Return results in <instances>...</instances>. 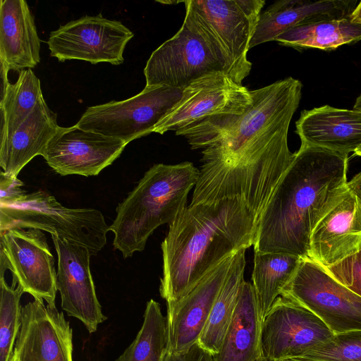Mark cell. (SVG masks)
Returning <instances> with one entry per match:
<instances>
[{
	"label": "cell",
	"mask_w": 361,
	"mask_h": 361,
	"mask_svg": "<svg viewBox=\"0 0 361 361\" xmlns=\"http://www.w3.org/2000/svg\"><path fill=\"white\" fill-rule=\"evenodd\" d=\"M278 184L182 210L161 245L159 292L167 304L186 295L225 259L254 245L262 214Z\"/></svg>",
	"instance_id": "1"
},
{
	"label": "cell",
	"mask_w": 361,
	"mask_h": 361,
	"mask_svg": "<svg viewBox=\"0 0 361 361\" xmlns=\"http://www.w3.org/2000/svg\"><path fill=\"white\" fill-rule=\"evenodd\" d=\"M348 154L301 143L259 223L254 251L308 257L311 233L348 189Z\"/></svg>",
	"instance_id": "2"
},
{
	"label": "cell",
	"mask_w": 361,
	"mask_h": 361,
	"mask_svg": "<svg viewBox=\"0 0 361 361\" xmlns=\"http://www.w3.org/2000/svg\"><path fill=\"white\" fill-rule=\"evenodd\" d=\"M200 171L192 162L157 164L116 207L109 226L114 248L124 258L142 252L149 237L161 225H170L186 207Z\"/></svg>",
	"instance_id": "3"
},
{
	"label": "cell",
	"mask_w": 361,
	"mask_h": 361,
	"mask_svg": "<svg viewBox=\"0 0 361 361\" xmlns=\"http://www.w3.org/2000/svg\"><path fill=\"white\" fill-rule=\"evenodd\" d=\"M252 103L250 90L221 71L207 74L183 90L181 99L153 133L175 131L192 149H204L231 130Z\"/></svg>",
	"instance_id": "4"
},
{
	"label": "cell",
	"mask_w": 361,
	"mask_h": 361,
	"mask_svg": "<svg viewBox=\"0 0 361 361\" xmlns=\"http://www.w3.org/2000/svg\"><path fill=\"white\" fill-rule=\"evenodd\" d=\"M185 16L224 66L225 73L242 85L250 74L247 59L264 0L183 1Z\"/></svg>",
	"instance_id": "5"
},
{
	"label": "cell",
	"mask_w": 361,
	"mask_h": 361,
	"mask_svg": "<svg viewBox=\"0 0 361 361\" xmlns=\"http://www.w3.org/2000/svg\"><path fill=\"white\" fill-rule=\"evenodd\" d=\"M37 228L87 247L96 255L110 231L102 212L92 208H68L46 191L27 193L20 202L0 206V232Z\"/></svg>",
	"instance_id": "6"
},
{
	"label": "cell",
	"mask_w": 361,
	"mask_h": 361,
	"mask_svg": "<svg viewBox=\"0 0 361 361\" xmlns=\"http://www.w3.org/2000/svg\"><path fill=\"white\" fill-rule=\"evenodd\" d=\"M183 90L145 86L137 94L123 100L88 107L77 127L126 142L153 133L155 126L181 99Z\"/></svg>",
	"instance_id": "7"
},
{
	"label": "cell",
	"mask_w": 361,
	"mask_h": 361,
	"mask_svg": "<svg viewBox=\"0 0 361 361\" xmlns=\"http://www.w3.org/2000/svg\"><path fill=\"white\" fill-rule=\"evenodd\" d=\"M280 296L312 311L334 334L361 330V297L309 257L302 259Z\"/></svg>",
	"instance_id": "8"
},
{
	"label": "cell",
	"mask_w": 361,
	"mask_h": 361,
	"mask_svg": "<svg viewBox=\"0 0 361 361\" xmlns=\"http://www.w3.org/2000/svg\"><path fill=\"white\" fill-rule=\"evenodd\" d=\"M224 66L195 26L185 18L179 30L155 49L147 61V87L166 85L184 90L193 81Z\"/></svg>",
	"instance_id": "9"
},
{
	"label": "cell",
	"mask_w": 361,
	"mask_h": 361,
	"mask_svg": "<svg viewBox=\"0 0 361 361\" xmlns=\"http://www.w3.org/2000/svg\"><path fill=\"white\" fill-rule=\"evenodd\" d=\"M10 270L13 283L34 299L55 305L56 271L45 234L37 228L0 232V274Z\"/></svg>",
	"instance_id": "10"
},
{
	"label": "cell",
	"mask_w": 361,
	"mask_h": 361,
	"mask_svg": "<svg viewBox=\"0 0 361 361\" xmlns=\"http://www.w3.org/2000/svg\"><path fill=\"white\" fill-rule=\"evenodd\" d=\"M334 332L314 313L282 296L262 319L260 359H296L330 338Z\"/></svg>",
	"instance_id": "11"
},
{
	"label": "cell",
	"mask_w": 361,
	"mask_h": 361,
	"mask_svg": "<svg viewBox=\"0 0 361 361\" xmlns=\"http://www.w3.org/2000/svg\"><path fill=\"white\" fill-rule=\"evenodd\" d=\"M134 35L121 22L101 13L85 16L52 31L47 41L50 55L59 61L78 59L92 64L106 62L119 65Z\"/></svg>",
	"instance_id": "12"
},
{
	"label": "cell",
	"mask_w": 361,
	"mask_h": 361,
	"mask_svg": "<svg viewBox=\"0 0 361 361\" xmlns=\"http://www.w3.org/2000/svg\"><path fill=\"white\" fill-rule=\"evenodd\" d=\"M290 149L252 159L202 163L190 204L243 195L278 183L292 163Z\"/></svg>",
	"instance_id": "13"
},
{
	"label": "cell",
	"mask_w": 361,
	"mask_h": 361,
	"mask_svg": "<svg viewBox=\"0 0 361 361\" xmlns=\"http://www.w3.org/2000/svg\"><path fill=\"white\" fill-rule=\"evenodd\" d=\"M51 238L58 257L56 287L61 308L92 334L106 317L102 313L91 274L92 254L82 245L54 235Z\"/></svg>",
	"instance_id": "14"
},
{
	"label": "cell",
	"mask_w": 361,
	"mask_h": 361,
	"mask_svg": "<svg viewBox=\"0 0 361 361\" xmlns=\"http://www.w3.org/2000/svg\"><path fill=\"white\" fill-rule=\"evenodd\" d=\"M126 145L121 140L82 130L76 125L59 126L42 156L61 176L89 177L111 165Z\"/></svg>",
	"instance_id": "15"
},
{
	"label": "cell",
	"mask_w": 361,
	"mask_h": 361,
	"mask_svg": "<svg viewBox=\"0 0 361 361\" xmlns=\"http://www.w3.org/2000/svg\"><path fill=\"white\" fill-rule=\"evenodd\" d=\"M73 331L55 305L35 299L21 308L11 361H73Z\"/></svg>",
	"instance_id": "16"
},
{
	"label": "cell",
	"mask_w": 361,
	"mask_h": 361,
	"mask_svg": "<svg viewBox=\"0 0 361 361\" xmlns=\"http://www.w3.org/2000/svg\"><path fill=\"white\" fill-rule=\"evenodd\" d=\"M235 254L212 269L183 297L167 304V351H182L198 341Z\"/></svg>",
	"instance_id": "17"
},
{
	"label": "cell",
	"mask_w": 361,
	"mask_h": 361,
	"mask_svg": "<svg viewBox=\"0 0 361 361\" xmlns=\"http://www.w3.org/2000/svg\"><path fill=\"white\" fill-rule=\"evenodd\" d=\"M361 249V197L348 188L313 229L308 257L322 267Z\"/></svg>",
	"instance_id": "18"
},
{
	"label": "cell",
	"mask_w": 361,
	"mask_h": 361,
	"mask_svg": "<svg viewBox=\"0 0 361 361\" xmlns=\"http://www.w3.org/2000/svg\"><path fill=\"white\" fill-rule=\"evenodd\" d=\"M355 0H281L261 13L250 49L276 38L295 26L335 19L350 18Z\"/></svg>",
	"instance_id": "19"
},
{
	"label": "cell",
	"mask_w": 361,
	"mask_h": 361,
	"mask_svg": "<svg viewBox=\"0 0 361 361\" xmlns=\"http://www.w3.org/2000/svg\"><path fill=\"white\" fill-rule=\"evenodd\" d=\"M301 143L348 154L361 146V111L324 105L303 110L295 122Z\"/></svg>",
	"instance_id": "20"
},
{
	"label": "cell",
	"mask_w": 361,
	"mask_h": 361,
	"mask_svg": "<svg viewBox=\"0 0 361 361\" xmlns=\"http://www.w3.org/2000/svg\"><path fill=\"white\" fill-rule=\"evenodd\" d=\"M1 73L31 69L40 61V39L25 0L0 1Z\"/></svg>",
	"instance_id": "21"
},
{
	"label": "cell",
	"mask_w": 361,
	"mask_h": 361,
	"mask_svg": "<svg viewBox=\"0 0 361 361\" xmlns=\"http://www.w3.org/2000/svg\"><path fill=\"white\" fill-rule=\"evenodd\" d=\"M59 128L56 114L42 98L15 133L1 142L0 166L4 174L18 177L34 157L42 155Z\"/></svg>",
	"instance_id": "22"
},
{
	"label": "cell",
	"mask_w": 361,
	"mask_h": 361,
	"mask_svg": "<svg viewBox=\"0 0 361 361\" xmlns=\"http://www.w3.org/2000/svg\"><path fill=\"white\" fill-rule=\"evenodd\" d=\"M262 323L252 284L245 281L233 317L213 361H255L260 358Z\"/></svg>",
	"instance_id": "23"
},
{
	"label": "cell",
	"mask_w": 361,
	"mask_h": 361,
	"mask_svg": "<svg viewBox=\"0 0 361 361\" xmlns=\"http://www.w3.org/2000/svg\"><path fill=\"white\" fill-rule=\"evenodd\" d=\"M245 250H241L235 255L231 269L198 340L199 343L213 355L220 350L245 281Z\"/></svg>",
	"instance_id": "24"
},
{
	"label": "cell",
	"mask_w": 361,
	"mask_h": 361,
	"mask_svg": "<svg viewBox=\"0 0 361 361\" xmlns=\"http://www.w3.org/2000/svg\"><path fill=\"white\" fill-rule=\"evenodd\" d=\"M302 259L288 253L255 252L252 284L262 319L293 276Z\"/></svg>",
	"instance_id": "25"
},
{
	"label": "cell",
	"mask_w": 361,
	"mask_h": 361,
	"mask_svg": "<svg viewBox=\"0 0 361 361\" xmlns=\"http://www.w3.org/2000/svg\"><path fill=\"white\" fill-rule=\"evenodd\" d=\"M276 41L296 49L314 48L332 51L343 45L361 41V25L350 18L324 20L293 27Z\"/></svg>",
	"instance_id": "26"
},
{
	"label": "cell",
	"mask_w": 361,
	"mask_h": 361,
	"mask_svg": "<svg viewBox=\"0 0 361 361\" xmlns=\"http://www.w3.org/2000/svg\"><path fill=\"white\" fill-rule=\"evenodd\" d=\"M43 97L40 80L32 69L20 71L15 83L3 85L1 142L15 133Z\"/></svg>",
	"instance_id": "27"
},
{
	"label": "cell",
	"mask_w": 361,
	"mask_h": 361,
	"mask_svg": "<svg viewBox=\"0 0 361 361\" xmlns=\"http://www.w3.org/2000/svg\"><path fill=\"white\" fill-rule=\"evenodd\" d=\"M167 347L166 318L159 304L151 299L135 338L116 361H164Z\"/></svg>",
	"instance_id": "28"
},
{
	"label": "cell",
	"mask_w": 361,
	"mask_h": 361,
	"mask_svg": "<svg viewBox=\"0 0 361 361\" xmlns=\"http://www.w3.org/2000/svg\"><path fill=\"white\" fill-rule=\"evenodd\" d=\"M16 283L8 286L0 278V361H11L21 324L20 298L24 293Z\"/></svg>",
	"instance_id": "29"
},
{
	"label": "cell",
	"mask_w": 361,
	"mask_h": 361,
	"mask_svg": "<svg viewBox=\"0 0 361 361\" xmlns=\"http://www.w3.org/2000/svg\"><path fill=\"white\" fill-rule=\"evenodd\" d=\"M309 361H361V330L334 334L300 357Z\"/></svg>",
	"instance_id": "30"
},
{
	"label": "cell",
	"mask_w": 361,
	"mask_h": 361,
	"mask_svg": "<svg viewBox=\"0 0 361 361\" xmlns=\"http://www.w3.org/2000/svg\"><path fill=\"white\" fill-rule=\"evenodd\" d=\"M323 268L338 283L361 297V249Z\"/></svg>",
	"instance_id": "31"
},
{
	"label": "cell",
	"mask_w": 361,
	"mask_h": 361,
	"mask_svg": "<svg viewBox=\"0 0 361 361\" xmlns=\"http://www.w3.org/2000/svg\"><path fill=\"white\" fill-rule=\"evenodd\" d=\"M18 177H9L0 172V206H9L20 202L27 194Z\"/></svg>",
	"instance_id": "32"
},
{
	"label": "cell",
	"mask_w": 361,
	"mask_h": 361,
	"mask_svg": "<svg viewBox=\"0 0 361 361\" xmlns=\"http://www.w3.org/2000/svg\"><path fill=\"white\" fill-rule=\"evenodd\" d=\"M164 361H213V355L197 341L182 351H167Z\"/></svg>",
	"instance_id": "33"
},
{
	"label": "cell",
	"mask_w": 361,
	"mask_h": 361,
	"mask_svg": "<svg viewBox=\"0 0 361 361\" xmlns=\"http://www.w3.org/2000/svg\"><path fill=\"white\" fill-rule=\"evenodd\" d=\"M348 186L361 197V171L355 175L352 179L348 182Z\"/></svg>",
	"instance_id": "34"
},
{
	"label": "cell",
	"mask_w": 361,
	"mask_h": 361,
	"mask_svg": "<svg viewBox=\"0 0 361 361\" xmlns=\"http://www.w3.org/2000/svg\"><path fill=\"white\" fill-rule=\"evenodd\" d=\"M350 20L352 23L361 25V1L358 2L353 11Z\"/></svg>",
	"instance_id": "35"
},
{
	"label": "cell",
	"mask_w": 361,
	"mask_h": 361,
	"mask_svg": "<svg viewBox=\"0 0 361 361\" xmlns=\"http://www.w3.org/2000/svg\"><path fill=\"white\" fill-rule=\"evenodd\" d=\"M353 109L361 111V94L356 98Z\"/></svg>",
	"instance_id": "36"
},
{
	"label": "cell",
	"mask_w": 361,
	"mask_h": 361,
	"mask_svg": "<svg viewBox=\"0 0 361 361\" xmlns=\"http://www.w3.org/2000/svg\"><path fill=\"white\" fill-rule=\"evenodd\" d=\"M354 155L361 157V146H360L354 152Z\"/></svg>",
	"instance_id": "37"
},
{
	"label": "cell",
	"mask_w": 361,
	"mask_h": 361,
	"mask_svg": "<svg viewBox=\"0 0 361 361\" xmlns=\"http://www.w3.org/2000/svg\"><path fill=\"white\" fill-rule=\"evenodd\" d=\"M283 361H309L305 360H301V359H288Z\"/></svg>",
	"instance_id": "38"
},
{
	"label": "cell",
	"mask_w": 361,
	"mask_h": 361,
	"mask_svg": "<svg viewBox=\"0 0 361 361\" xmlns=\"http://www.w3.org/2000/svg\"><path fill=\"white\" fill-rule=\"evenodd\" d=\"M255 361H264V360H262V359L259 358V359H257V360H255Z\"/></svg>",
	"instance_id": "39"
}]
</instances>
